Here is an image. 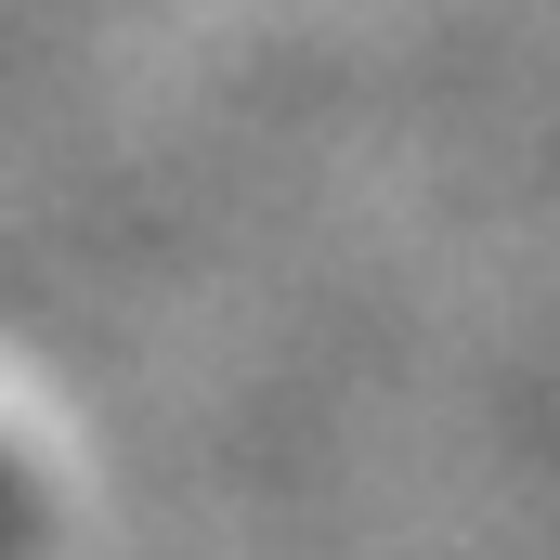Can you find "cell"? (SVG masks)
<instances>
[{
	"label": "cell",
	"mask_w": 560,
	"mask_h": 560,
	"mask_svg": "<svg viewBox=\"0 0 560 560\" xmlns=\"http://www.w3.org/2000/svg\"><path fill=\"white\" fill-rule=\"evenodd\" d=\"M0 560H26V482L0 469Z\"/></svg>",
	"instance_id": "obj_1"
}]
</instances>
